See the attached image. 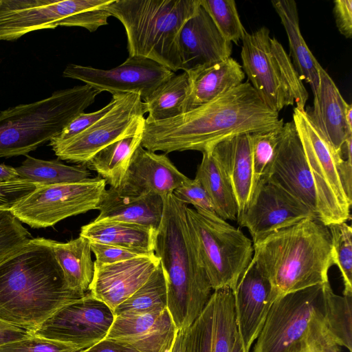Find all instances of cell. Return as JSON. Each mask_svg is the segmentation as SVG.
Returning <instances> with one entry per match:
<instances>
[{
    "instance_id": "1",
    "label": "cell",
    "mask_w": 352,
    "mask_h": 352,
    "mask_svg": "<svg viewBox=\"0 0 352 352\" xmlns=\"http://www.w3.org/2000/svg\"><path fill=\"white\" fill-rule=\"evenodd\" d=\"M249 82H242L213 100L175 118L144 119L141 146L165 153L210 151L221 141L243 133L270 131L283 125Z\"/></svg>"
},
{
    "instance_id": "2",
    "label": "cell",
    "mask_w": 352,
    "mask_h": 352,
    "mask_svg": "<svg viewBox=\"0 0 352 352\" xmlns=\"http://www.w3.org/2000/svg\"><path fill=\"white\" fill-rule=\"evenodd\" d=\"M85 294L71 289L50 246L32 238L0 263V320L34 331Z\"/></svg>"
},
{
    "instance_id": "3",
    "label": "cell",
    "mask_w": 352,
    "mask_h": 352,
    "mask_svg": "<svg viewBox=\"0 0 352 352\" xmlns=\"http://www.w3.org/2000/svg\"><path fill=\"white\" fill-rule=\"evenodd\" d=\"M164 211L154 252L167 285V309L178 331L188 329L212 294L186 213V204L175 195L163 196Z\"/></svg>"
},
{
    "instance_id": "4",
    "label": "cell",
    "mask_w": 352,
    "mask_h": 352,
    "mask_svg": "<svg viewBox=\"0 0 352 352\" xmlns=\"http://www.w3.org/2000/svg\"><path fill=\"white\" fill-rule=\"evenodd\" d=\"M252 261L269 281L274 300L285 294L329 282L333 265L327 226L307 219L253 243Z\"/></svg>"
},
{
    "instance_id": "5",
    "label": "cell",
    "mask_w": 352,
    "mask_h": 352,
    "mask_svg": "<svg viewBox=\"0 0 352 352\" xmlns=\"http://www.w3.org/2000/svg\"><path fill=\"white\" fill-rule=\"evenodd\" d=\"M199 7L200 0H113L102 9L123 25L129 56L175 72L181 69V30Z\"/></svg>"
},
{
    "instance_id": "6",
    "label": "cell",
    "mask_w": 352,
    "mask_h": 352,
    "mask_svg": "<svg viewBox=\"0 0 352 352\" xmlns=\"http://www.w3.org/2000/svg\"><path fill=\"white\" fill-rule=\"evenodd\" d=\"M100 93L85 84L0 111V157L27 155L50 142L93 104Z\"/></svg>"
},
{
    "instance_id": "7",
    "label": "cell",
    "mask_w": 352,
    "mask_h": 352,
    "mask_svg": "<svg viewBox=\"0 0 352 352\" xmlns=\"http://www.w3.org/2000/svg\"><path fill=\"white\" fill-rule=\"evenodd\" d=\"M323 284L276 299L252 352H314L328 333L323 320Z\"/></svg>"
},
{
    "instance_id": "8",
    "label": "cell",
    "mask_w": 352,
    "mask_h": 352,
    "mask_svg": "<svg viewBox=\"0 0 352 352\" xmlns=\"http://www.w3.org/2000/svg\"><path fill=\"white\" fill-rule=\"evenodd\" d=\"M241 57L250 83L270 109L278 113L296 103L305 109L308 93L291 58L267 28L245 34Z\"/></svg>"
},
{
    "instance_id": "9",
    "label": "cell",
    "mask_w": 352,
    "mask_h": 352,
    "mask_svg": "<svg viewBox=\"0 0 352 352\" xmlns=\"http://www.w3.org/2000/svg\"><path fill=\"white\" fill-rule=\"evenodd\" d=\"M186 213L212 290L230 287L234 291L252 259V240L216 213L188 206Z\"/></svg>"
},
{
    "instance_id": "10",
    "label": "cell",
    "mask_w": 352,
    "mask_h": 352,
    "mask_svg": "<svg viewBox=\"0 0 352 352\" xmlns=\"http://www.w3.org/2000/svg\"><path fill=\"white\" fill-rule=\"evenodd\" d=\"M113 0H0V41L16 40L34 31L58 26L92 32L108 24L102 8Z\"/></svg>"
},
{
    "instance_id": "11",
    "label": "cell",
    "mask_w": 352,
    "mask_h": 352,
    "mask_svg": "<svg viewBox=\"0 0 352 352\" xmlns=\"http://www.w3.org/2000/svg\"><path fill=\"white\" fill-rule=\"evenodd\" d=\"M106 185L98 175L79 182L38 186L10 211L32 228L50 227L72 216L98 210Z\"/></svg>"
},
{
    "instance_id": "12",
    "label": "cell",
    "mask_w": 352,
    "mask_h": 352,
    "mask_svg": "<svg viewBox=\"0 0 352 352\" xmlns=\"http://www.w3.org/2000/svg\"><path fill=\"white\" fill-rule=\"evenodd\" d=\"M292 121L319 190L324 225L347 221L352 201L344 192L338 170L346 159L335 151L307 111L295 107Z\"/></svg>"
},
{
    "instance_id": "13",
    "label": "cell",
    "mask_w": 352,
    "mask_h": 352,
    "mask_svg": "<svg viewBox=\"0 0 352 352\" xmlns=\"http://www.w3.org/2000/svg\"><path fill=\"white\" fill-rule=\"evenodd\" d=\"M114 95V106L93 125L67 140L50 143L59 159L85 165L107 145L143 129L146 110L140 96Z\"/></svg>"
},
{
    "instance_id": "14",
    "label": "cell",
    "mask_w": 352,
    "mask_h": 352,
    "mask_svg": "<svg viewBox=\"0 0 352 352\" xmlns=\"http://www.w3.org/2000/svg\"><path fill=\"white\" fill-rule=\"evenodd\" d=\"M113 311L89 292L65 305L32 334L88 349L104 339L113 323Z\"/></svg>"
},
{
    "instance_id": "15",
    "label": "cell",
    "mask_w": 352,
    "mask_h": 352,
    "mask_svg": "<svg viewBox=\"0 0 352 352\" xmlns=\"http://www.w3.org/2000/svg\"><path fill=\"white\" fill-rule=\"evenodd\" d=\"M174 74L175 72L154 60L132 56L110 69L69 64L63 73L64 77L83 82L100 93L136 94L142 101Z\"/></svg>"
},
{
    "instance_id": "16",
    "label": "cell",
    "mask_w": 352,
    "mask_h": 352,
    "mask_svg": "<svg viewBox=\"0 0 352 352\" xmlns=\"http://www.w3.org/2000/svg\"><path fill=\"white\" fill-rule=\"evenodd\" d=\"M316 219L312 211L277 182L268 178L254 188L245 211L237 218L248 228L252 243L307 219Z\"/></svg>"
},
{
    "instance_id": "17",
    "label": "cell",
    "mask_w": 352,
    "mask_h": 352,
    "mask_svg": "<svg viewBox=\"0 0 352 352\" xmlns=\"http://www.w3.org/2000/svg\"><path fill=\"white\" fill-rule=\"evenodd\" d=\"M269 178L307 206L324 225L319 190L293 121L283 125Z\"/></svg>"
},
{
    "instance_id": "18",
    "label": "cell",
    "mask_w": 352,
    "mask_h": 352,
    "mask_svg": "<svg viewBox=\"0 0 352 352\" xmlns=\"http://www.w3.org/2000/svg\"><path fill=\"white\" fill-rule=\"evenodd\" d=\"M238 333L233 290H214L201 314L184 330V352H232Z\"/></svg>"
},
{
    "instance_id": "19",
    "label": "cell",
    "mask_w": 352,
    "mask_h": 352,
    "mask_svg": "<svg viewBox=\"0 0 352 352\" xmlns=\"http://www.w3.org/2000/svg\"><path fill=\"white\" fill-rule=\"evenodd\" d=\"M160 263L155 253L111 264L94 261L89 292L113 311L148 280Z\"/></svg>"
},
{
    "instance_id": "20",
    "label": "cell",
    "mask_w": 352,
    "mask_h": 352,
    "mask_svg": "<svg viewBox=\"0 0 352 352\" xmlns=\"http://www.w3.org/2000/svg\"><path fill=\"white\" fill-rule=\"evenodd\" d=\"M233 292L238 332L244 352H250L274 301L271 285L252 259Z\"/></svg>"
},
{
    "instance_id": "21",
    "label": "cell",
    "mask_w": 352,
    "mask_h": 352,
    "mask_svg": "<svg viewBox=\"0 0 352 352\" xmlns=\"http://www.w3.org/2000/svg\"><path fill=\"white\" fill-rule=\"evenodd\" d=\"M188 179L166 154H157L140 145L117 191L124 195L172 194Z\"/></svg>"
},
{
    "instance_id": "22",
    "label": "cell",
    "mask_w": 352,
    "mask_h": 352,
    "mask_svg": "<svg viewBox=\"0 0 352 352\" xmlns=\"http://www.w3.org/2000/svg\"><path fill=\"white\" fill-rule=\"evenodd\" d=\"M179 50L181 70L188 72L230 57L232 43L222 36L200 5L181 30Z\"/></svg>"
},
{
    "instance_id": "23",
    "label": "cell",
    "mask_w": 352,
    "mask_h": 352,
    "mask_svg": "<svg viewBox=\"0 0 352 352\" xmlns=\"http://www.w3.org/2000/svg\"><path fill=\"white\" fill-rule=\"evenodd\" d=\"M313 94V109L307 113L335 151L344 158V144L348 136L352 135L345 118L349 104L321 65L318 85Z\"/></svg>"
},
{
    "instance_id": "24",
    "label": "cell",
    "mask_w": 352,
    "mask_h": 352,
    "mask_svg": "<svg viewBox=\"0 0 352 352\" xmlns=\"http://www.w3.org/2000/svg\"><path fill=\"white\" fill-rule=\"evenodd\" d=\"M210 152L233 190L238 208V218L247 209L252 193L250 134H239L221 141Z\"/></svg>"
},
{
    "instance_id": "25",
    "label": "cell",
    "mask_w": 352,
    "mask_h": 352,
    "mask_svg": "<svg viewBox=\"0 0 352 352\" xmlns=\"http://www.w3.org/2000/svg\"><path fill=\"white\" fill-rule=\"evenodd\" d=\"M95 222L118 221L158 229L164 211L163 197L155 193L138 196L120 194L116 188L106 189L98 207Z\"/></svg>"
},
{
    "instance_id": "26",
    "label": "cell",
    "mask_w": 352,
    "mask_h": 352,
    "mask_svg": "<svg viewBox=\"0 0 352 352\" xmlns=\"http://www.w3.org/2000/svg\"><path fill=\"white\" fill-rule=\"evenodd\" d=\"M186 72L189 78L190 91L185 112L202 106L239 85L245 76L241 65L231 56Z\"/></svg>"
},
{
    "instance_id": "27",
    "label": "cell",
    "mask_w": 352,
    "mask_h": 352,
    "mask_svg": "<svg viewBox=\"0 0 352 352\" xmlns=\"http://www.w3.org/2000/svg\"><path fill=\"white\" fill-rule=\"evenodd\" d=\"M271 3L286 32L292 64L300 80L308 82L314 94L319 82L320 64L300 32L297 4L294 0H274Z\"/></svg>"
},
{
    "instance_id": "28",
    "label": "cell",
    "mask_w": 352,
    "mask_h": 352,
    "mask_svg": "<svg viewBox=\"0 0 352 352\" xmlns=\"http://www.w3.org/2000/svg\"><path fill=\"white\" fill-rule=\"evenodd\" d=\"M42 239L51 248L68 287L82 294L89 292L94 273L89 240L81 236L66 243Z\"/></svg>"
},
{
    "instance_id": "29",
    "label": "cell",
    "mask_w": 352,
    "mask_h": 352,
    "mask_svg": "<svg viewBox=\"0 0 352 352\" xmlns=\"http://www.w3.org/2000/svg\"><path fill=\"white\" fill-rule=\"evenodd\" d=\"M157 230L118 221H91L82 226L80 236L91 241L154 252Z\"/></svg>"
},
{
    "instance_id": "30",
    "label": "cell",
    "mask_w": 352,
    "mask_h": 352,
    "mask_svg": "<svg viewBox=\"0 0 352 352\" xmlns=\"http://www.w3.org/2000/svg\"><path fill=\"white\" fill-rule=\"evenodd\" d=\"M143 129L107 145L85 164L110 187L118 188L126 175L136 148L141 145Z\"/></svg>"
},
{
    "instance_id": "31",
    "label": "cell",
    "mask_w": 352,
    "mask_h": 352,
    "mask_svg": "<svg viewBox=\"0 0 352 352\" xmlns=\"http://www.w3.org/2000/svg\"><path fill=\"white\" fill-rule=\"evenodd\" d=\"M195 177L207 192L215 213L223 219L236 221L238 208L233 190L211 152L203 153Z\"/></svg>"
},
{
    "instance_id": "32",
    "label": "cell",
    "mask_w": 352,
    "mask_h": 352,
    "mask_svg": "<svg viewBox=\"0 0 352 352\" xmlns=\"http://www.w3.org/2000/svg\"><path fill=\"white\" fill-rule=\"evenodd\" d=\"M190 91L187 73L175 74L160 85L144 102L148 121H162L185 112Z\"/></svg>"
},
{
    "instance_id": "33",
    "label": "cell",
    "mask_w": 352,
    "mask_h": 352,
    "mask_svg": "<svg viewBox=\"0 0 352 352\" xmlns=\"http://www.w3.org/2000/svg\"><path fill=\"white\" fill-rule=\"evenodd\" d=\"M22 164L15 168L19 179L37 186L82 182L91 177L86 165L68 166L58 160H44L25 155Z\"/></svg>"
},
{
    "instance_id": "34",
    "label": "cell",
    "mask_w": 352,
    "mask_h": 352,
    "mask_svg": "<svg viewBox=\"0 0 352 352\" xmlns=\"http://www.w3.org/2000/svg\"><path fill=\"white\" fill-rule=\"evenodd\" d=\"M322 297L327 331L338 346L352 352V296L336 294L327 282L323 284Z\"/></svg>"
},
{
    "instance_id": "35",
    "label": "cell",
    "mask_w": 352,
    "mask_h": 352,
    "mask_svg": "<svg viewBox=\"0 0 352 352\" xmlns=\"http://www.w3.org/2000/svg\"><path fill=\"white\" fill-rule=\"evenodd\" d=\"M167 308V285L160 263L148 280L114 310L115 316Z\"/></svg>"
},
{
    "instance_id": "36",
    "label": "cell",
    "mask_w": 352,
    "mask_h": 352,
    "mask_svg": "<svg viewBox=\"0 0 352 352\" xmlns=\"http://www.w3.org/2000/svg\"><path fill=\"white\" fill-rule=\"evenodd\" d=\"M178 329L167 309L153 326L136 336L121 337L140 352H172Z\"/></svg>"
},
{
    "instance_id": "37",
    "label": "cell",
    "mask_w": 352,
    "mask_h": 352,
    "mask_svg": "<svg viewBox=\"0 0 352 352\" xmlns=\"http://www.w3.org/2000/svg\"><path fill=\"white\" fill-rule=\"evenodd\" d=\"M347 221L327 226L331 243V258L342 275L343 296H352V228Z\"/></svg>"
},
{
    "instance_id": "38",
    "label": "cell",
    "mask_w": 352,
    "mask_h": 352,
    "mask_svg": "<svg viewBox=\"0 0 352 352\" xmlns=\"http://www.w3.org/2000/svg\"><path fill=\"white\" fill-rule=\"evenodd\" d=\"M200 5L226 40L236 44L242 40L246 31L234 0H200Z\"/></svg>"
},
{
    "instance_id": "39",
    "label": "cell",
    "mask_w": 352,
    "mask_h": 352,
    "mask_svg": "<svg viewBox=\"0 0 352 352\" xmlns=\"http://www.w3.org/2000/svg\"><path fill=\"white\" fill-rule=\"evenodd\" d=\"M282 127L250 134L253 165L252 192L260 181L270 177Z\"/></svg>"
},
{
    "instance_id": "40",
    "label": "cell",
    "mask_w": 352,
    "mask_h": 352,
    "mask_svg": "<svg viewBox=\"0 0 352 352\" xmlns=\"http://www.w3.org/2000/svg\"><path fill=\"white\" fill-rule=\"evenodd\" d=\"M32 239L21 222L8 210H0V263Z\"/></svg>"
},
{
    "instance_id": "41",
    "label": "cell",
    "mask_w": 352,
    "mask_h": 352,
    "mask_svg": "<svg viewBox=\"0 0 352 352\" xmlns=\"http://www.w3.org/2000/svg\"><path fill=\"white\" fill-rule=\"evenodd\" d=\"M164 309H157L146 312L115 316L105 338H121L142 334L153 326Z\"/></svg>"
},
{
    "instance_id": "42",
    "label": "cell",
    "mask_w": 352,
    "mask_h": 352,
    "mask_svg": "<svg viewBox=\"0 0 352 352\" xmlns=\"http://www.w3.org/2000/svg\"><path fill=\"white\" fill-rule=\"evenodd\" d=\"M71 344L50 340L33 334L0 345V352H78Z\"/></svg>"
},
{
    "instance_id": "43",
    "label": "cell",
    "mask_w": 352,
    "mask_h": 352,
    "mask_svg": "<svg viewBox=\"0 0 352 352\" xmlns=\"http://www.w3.org/2000/svg\"><path fill=\"white\" fill-rule=\"evenodd\" d=\"M175 197L185 204H192L195 210L215 213L212 204L205 189L196 178L188 179L173 192Z\"/></svg>"
},
{
    "instance_id": "44",
    "label": "cell",
    "mask_w": 352,
    "mask_h": 352,
    "mask_svg": "<svg viewBox=\"0 0 352 352\" xmlns=\"http://www.w3.org/2000/svg\"><path fill=\"white\" fill-rule=\"evenodd\" d=\"M116 95H112V99L102 109L91 113H82L73 119L50 143H58L67 140L82 133L103 117L114 106Z\"/></svg>"
},
{
    "instance_id": "45",
    "label": "cell",
    "mask_w": 352,
    "mask_h": 352,
    "mask_svg": "<svg viewBox=\"0 0 352 352\" xmlns=\"http://www.w3.org/2000/svg\"><path fill=\"white\" fill-rule=\"evenodd\" d=\"M89 241L91 250L96 257L95 261L100 264H111L155 253Z\"/></svg>"
},
{
    "instance_id": "46",
    "label": "cell",
    "mask_w": 352,
    "mask_h": 352,
    "mask_svg": "<svg viewBox=\"0 0 352 352\" xmlns=\"http://www.w3.org/2000/svg\"><path fill=\"white\" fill-rule=\"evenodd\" d=\"M37 186L31 182L21 179L0 182V210H10Z\"/></svg>"
},
{
    "instance_id": "47",
    "label": "cell",
    "mask_w": 352,
    "mask_h": 352,
    "mask_svg": "<svg viewBox=\"0 0 352 352\" xmlns=\"http://www.w3.org/2000/svg\"><path fill=\"white\" fill-rule=\"evenodd\" d=\"M333 12L338 31L345 38H350L352 36V1H334Z\"/></svg>"
},
{
    "instance_id": "48",
    "label": "cell",
    "mask_w": 352,
    "mask_h": 352,
    "mask_svg": "<svg viewBox=\"0 0 352 352\" xmlns=\"http://www.w3.org/2000/svg\"><path fill=\"white\" fill-rule=\"evenodd\" d=\"M78 352H140L120 338H104L92 346Z\"/></svg>"
},
{
    "instance_id": "49",
    "label": "cell",
    "mask_w": 352,
    "mask_h": 352,
    "mask_svg": "<svg viewBox=\"0 0 352 352\" xmlns=\"http://www.w3.org/2000/svg\"><path fill=\"white\" fill-rule=\"evenodd\" d=\"M32 333L23 329L0 320V345L30 336Z\"/></svg>"
},
{
    "instance_id": "50",
    "label": "cell",
    "mask_w": 352,
    "mask_h": 352,
    "mask_svg": "<svg viewBox=\"0 0 352 352\" xmlns=\"http://www.w3.org/2000/svg\"><path fill=\"white\" fill-rule=\"evenodd\" d=\"M314 352H340L338 345L329 336H326L317 344Z\"/></svg>"
},
{
    "instance_id": "51",
    "label": "cell",
    "mask_w": 352,
    "mask_h": 352,
    "mask_svg": "<svg viewBox=\"0 0 352 352\" xmlns=\"http://www.w3.org/2000/svg\"><path fill=\"white\" fill-rule=\"evenodd\" d=\"M19 179V177L15 168L4 164H0V182H10Z\"/></svg>"
},
{
    "instance_id": "52",
    "label": "cell",
    "mask_w": 352,
    "mask_h": 352,
    "mask_svg": "<svg viewBox=\"0 0 352 352\" xmlns=\"http://www.w3.org/2000/svg\"><path fill=\"white\" fill-rule=\"evenodd\" d=\"M184 330L178 331L172 352H184Z\"/></svg>"
},
{
    "instance_id": "53",
    "label": "cell",
    "mask_w": 352,
    "mask_h": 352,
    "mask_svg": "<svg viewBox=\"0 0 352 352\" xmlns=\"http://www.w3.org/2000/svg\"><path fill=\"white\" fill-rule=\"evenodd\" d=\"M346 122L350 129H352V105L349 104L346 111Z\"/></svg>"
},
{
    "instance_id": "54",
    "label": "cell",
    "mask_w": 352,
    "mask_h": 352,
    "mask_svg": "<svg viewBox=\"0 0 352 352\" xmlns=\"http://www.w3.org/2000/svg\"><path fill=\"white\" fill-rule=\"evenodd\" d=\"M232 352H244L243 344L241 342V338L239 336V334L238 333V336L236 337L233 349Z\"/></svg>"
}]
</instances>
